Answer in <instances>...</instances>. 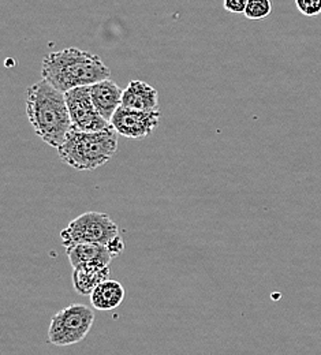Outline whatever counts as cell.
Wrapping results in <instances>:
<instances>
[{
    "instance_id": "cell-1",
    "label": "cell",
    "mask_w": 321,
    "mask_h": 355,
    "mask_svg": "<svg viewBox=\"0 0 321 355\" xmlns=\"http://www.w3.org/2000/svg\"><path fill=\"white\" fill-rule=\"evenodd\" d=\"M26 115L35 130L46 144L59 148L73 123L64 92L42 80L26 90Z\"/></svg>"
},
{
    "instance_id": "cell-2",
    "label": "cell",
    "mask_w": 321,
    "mask_h": 355,
    "mask_svg": "<svg viewBox=\"0 0 321 355\" xmlns=\"http://www.w3.org/2000/svg\"><path fill=\"white\" fill-rule=\"evenodd\" d=\"M110 76L111 70L100 56L74 46L48 53L42 64L43 80L62 92L91 87Z\"/></svg>"
},
{
    "instance_id": "cell-3",
    "label": "cell",
    "mask_w": 321,
    "mask_h": 355,
    "mask_svg": "<svg viewBox=\"0 0 321 355\" xmlns=\"http://www.w3.org/2000/svg\"><path fill=\"white\" fill-rule=\"evenodd\" d=\"M116 130L81 132L74 128L58 148L60 160L78 171H93L108 163L118 150Z\"/></svg>"
},
{
    "instance_id": "cell-4",
    "label": "cell",
    "mask_w": 321,
    "mask_h": 355,
    "mask_svg": "<svg viewBox=\"0 0 321 355\" xmlns=\"http://www.w3.org/2000/svg\"><path fill=\"white\" fill-rule=\"evenodd\" d=\"M94 313L87 305L73 304L53 314L48 340L58 347H67L83 342L92 329Z\"/></svg>"
},
{
    "instance_id": "cell-5",
    "label": "cell",
    "mask_w": 321,
    "mask_h": 355,
    "mask_svg": "<svg viewBox=\"0 0 321 355\" xmlns=\"http://www.w3.org/2000/svg\"><path fill=\"white\" fill-rule=\"evenodd\" d=\"M119 235V228L112 219L101 212H87L77 216L62 230L60 238L64 248L78 243L107 246Z\"/></svg>"
},
{
    "instance_id": "cell-6",
    "label": "cell",
    "mask_w": 321,
    "mask_h": 355,
    "mask_svg": "<svg viewBox=\"0 0 321 355\" xmlns=\"http://www.w3.org/2000/svg\"><path fill=\"white\" fill-rule=\"evenodd\" d=\"M73 128L81 132H101L111 128L93 104L91 87H80L64 92Z\"/></svg>"
},
{
    "instance_id": "cell-7",
    "label": "cell",
    "mask_w": 321,
    "mask_h": 355,
    "mask_svg": "<svg viewBox=\"0 0 321 355\" xmlns=\"http://www.w3.org/2000/svg\"><path fill=\"white\" fill-rule=\"evenodd\" d=\"M160 111H137L119 107L111 119L116 133L126 138L139 139L152 133L160 123Z\"/></svg>"
},
{
    "instance_id": "cell-8",
    "label": "cell",
    "mask_w": 321,
    "mask_h": 355,
    "mask_svg": "<svg viewBox=\"0 0 321 355\" xmlns=\"http://www.w3.org/2000/svg\"><path fill=\"white\" fill-rule=\"evenodd\" d=\"M122 94L123 90L110 78L91 85L93 104L100 115L110 123L114 114L122 105Z\"/></svg>"
},
{
    "instance_id": "cell-9",
    "label": "cell",
    "mask_w": 321,
    "mask_h": 355,
    "mask_svg": "<svg viewBox=\"0 0 321 355\" xmlns=\"http://www.w3.org/2000/svg\"><path fill=\"white\" fill-rule=\"evenodd\" d=\"M121 107L137 111H156L159 110V93L144 81H130L123 89Z\"/></svg>"
},
{
    "instance_id": "cell-10",
    "label": "cell",
    "mask_w": 321,
    "mask_h": 355,
    "mask_svg": "<svg viewBox=\"0 0 321 355\" xmlns=\"http://www.w3.org/2000/svg\"><path fill=\"white\" fill-rule=\"evenodd\" d=\"M66 254L73 268L83 266H111L112 256L107 246L94 243H78L66 248Z\"/></svg>"
},
{
    "instance_id": "cell-11",
    "label": "cell",
    "mask_w": 321,
    "mask_h": 355,
    "mask_svg": "<svg viewBox=\"0 0 321 355\" xmlns=\"http://www.w3.org/2000/svg\"><path fill=\"white\" fill-rule=\"evenodd\" d=\"M110 275V266H83L73 268V284L77 294L91 297L94 288L105 282Z\"/></svg>"
},
{
    "instance_id": "cell-12",
    "label": "cell",
    "mask_w": 321,
    "mask_h": 355,
    "mask_svg": "<svg viewBox=\"0 0 321 355\" xmlns=\"http://www.w3.org/2000/svg\"><path fill=\"white\" fill-rule=\"evenodd\" d=\"M125 300V288L116 280H105L98 284L92 294L91 302L97 311H108L116 309Z\"/></svg>"
},
{
    "instance_id": "cell-13",
    "label": "cell",
    "mask_w": 321,
    "mask_h": 355,
    "mask_svg": "<svg viewBox=\"0 0 321 355\" xmlns=\"http://www.w3.org/2000/svg\"><path fill=\"white\" fill-rule=\"evenodd\" d=\"M272 12L271 0H248L245 17L252 21H260L267 18Z\"/></svg>"
},
{
    "instance_id": "cell-14",
    "label": "cell",
    "mask_w": 321,
    "mask_h": 355,
    "mask_svg": "<svg viewBox=\"0 0 321 355\" xmlns=\"http://www.w3.org/2000/svg\"><path fill=\"white\" fill-rule=\"evenodd\" d=\"M295 6L305 17H318L321 14V0H295Z\"/></svg>"
},
{
    "instance_id": "cell-15",
    "label": "cell",
    "mask_w": 321,
    "mask_h": 355,
    "mask_svg": "<svg viewBox=\"0 0 321 355\" xmlns=\"http://www.w3.org/2000/svg\"><path fill=\"white\" fill-rule=\"evenodd\" d=\"M225 10L231 14H243L248 6V0H223Z\"/></svg>"
},
{
    "instance_id": "cell-16",
    "label": "cell",
    "mask_w": 321,
    "mask_h": 355,
    "mask_svg": "<svg viewBox=\"0 0 321 355\" xmlns=\"http://www.w3.org/2000/svg\"><path fill=\"white\" fill-rule=\"evenodd\" d=\"M111 256L115 259V257H119L123 250H125V245H123V241H122V236L118 235L116 238H114L108 245H107Z\"/></svg>"
}]
</instances>
